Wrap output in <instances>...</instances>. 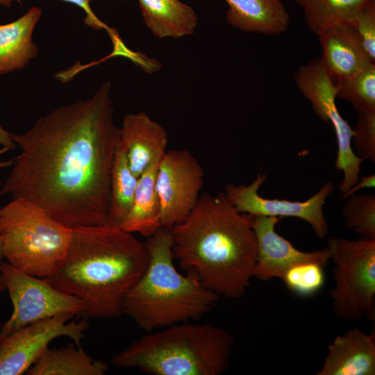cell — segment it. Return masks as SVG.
Masks as SVG:
<instances>
[{
	"label": "cell",
	"mask_w": 375,
	"mask_h": 375,
	"mask_svg": "<svg viewBox=\"0 0 375 375\" xmlns=\"http://www.w3.org/2000/svg\"><path fill=\"white\" fill-rule=\"evenodd\" d=\"M251 223L257 244V259L253 277L263 281L281 278L292 266L303 262H315L324 267L331 261L328 248L312 252L302 251L275 231L281 217L252 215Z\"/></svg>",
	"instance_id": "13"
},
{
	"label": "cell",
	"mask_w": 375,
	"mask_h": 375,
	"mask_svg": "<svg viewBox=\"0 0 375 375\" xmlns=\"http://www.w3.org/2000/svg\"><path fill=\"white\" fill-rule=\"evenodd\" d=\"M3 256L10 265L31 275L47 278L65 258L72 228L22 198L0 208Z\"/></svg>",
	"instance_id": "6"
},
{
	"label": "cell",
	"mask_w": 375,
	"mask_h": 375,
	"mask_svg": "<svg viewBox=\"0 0 375 375\" xmlns=\"http://www.w3.org/2000/svg\"><path fill=\"white\" fill-rule=\"evenodd\" d=\"M152 163L139 177L132 206L118 225L124 231L149 238L161 226L160 204L156 188L159 162Z\"/></svg>",
	"instance_id": "20"
},
{
	"label": "cell",
	"mask_w": 375,
	"mask_h": 375,
	"mask_svg": "<svg viewBox=\"0 0 375 375\" xmlns=\"http://www.w3.org/2000/svg\"><path fill=\"white\" fill-rule=\"evenodd\" d=\"M73 317L57 315L26 325L3 338L0 350V375L26 374L49 343L68 337L80 345L88 328L85 319L68 322Z\"/></svg>",
	"instance_id": "11"
},
{
	"label": "cell",
	"mask_w": 375,
	"mask_h": 375,
	"mask_svg": "<svg viewBox=\"0 0 375 375\" xmlns=\"http://www.w3.org/2000/svg\"><path fill=\"white\" fill-rule=\"evenodd\" d=\"M345 199L342 214L347 227L361 237L375 239V194L355 193Z\"/></svg>",
	"instance_id": "25"
},
{
	"label": "cell",
	"mask_w": 375,
	"mask_h": 375,
	"mask_svg": "<svg viewBox=\"0 0 375 375\" xmlns=\"http://www.w3.org/2000/svg\"><path fill=\"white\" fill-rule=\"evenodd\" d=\"M375 187V175L360 176L358 181L348 191L342 194L343 199L355 194L357 191L363 188H373Z\"/></svg>",
	"instance_id": "30"
},
{
	"label": "cell",
	"mask_w": 375,
	"mask_h": 375,
	"mask_svg": "<svg viewBox=\"0 0 375 375\" xmlns=\"http://www.w3.org/2000/svg\"><path fill=\"white\" fill-rule=\"evenodd\" d=\"M147 238V266L126 292L122 313L147 333L201 318L219 296L194 271L183 275L176 270L171 228L162 226Z\"/></svg>",
	"instance_id": "4"
},
{
	"label": "cell",
	"mask_w": 375,
	"mask_h": 375,
	"mask_svg": "<svg viewBox=\"0 0 375 375\" xmlns=\"http://www.w3.org/2000/svg\"><path fill=\"white\" fill-rule=\"evenodd\" d=\"M119 1H122V0H119Z\"/></svg>",
	"instance_id": "36"
},
{
	"label": "cell",
	"mask_w": 375,
	"mask_h": 375,
	"mask_svg": "<svg viewBox=\"0 0 375 375\" xmlns=\"http://www.w3.org/2000/svg\"><path fill=\"white\" fill-rule=\"evenodd\" d=\"M144 24L159 38H180L194 33L198 17L179 0H138Z\"/></svg>",
	"instance_id": "19"
},
{
	"label": "cell",
	"mask_w": 375,
	"mask_h": 375,
	"mask_svg": "<svg viewBox=\"0 0 375 375\" xmlns=\"http://www.w3.org/2000/svg\"><path fill=\"white\" fill-rule=\"evenodd\" d=\"M2 340H3V336H2V334H1V324L0 323V350H1V346Z\"/></svg>",
	"instance_id": "35"
},
{
	"label": "cell",
	"mask_w": 375,
	"mask_h": 375,
	"mask_svg": "<svg viewBox=\"0 0 375 375\" xmlns=\"http://www.w3.org/2000/svg\"><path fill=\"white\" fill-rule=\"evenodd\" d=\"M233 346L227 330L186 322L148 332L115 354L111 363L155 375H219L228 368Z\"/></svg>",
	"instance_id": "5"
},
{
	"label": "cell",
	"mask_w": 375,
	"mask_h": 375,
	"mask_svg": "<svg viewBox=\"0 0 375 375\" xmlns=\"http://www.w3.org/2000/svg\"><path fill=\"white\" fill-rule=\"evenodd\" d=\"M203 175L199 160L189 151L172 149L164 153L156 178L161 226L171 228L189 215L201 196Z\"/></svg>",
	"instance_id": "10"
},
{
	"label": "cell",
	"mask_w": 375,
	"mask_h": 375,
	"mask_svg": "<svg viewBox=\"0 0 375 375\" xmlns=\"http://www.w3.org/2000/svg\"><path fill=\"white\" fill-rule=\"evenodd\" d=\"M324 267L315 262H303L290 267L281 280L292 292L301 296H310L324 286Z\"/></svg>",
	"instance_id": "26"
},
{
	"label": "cell",
	"mask_w": 375,
	"mask_h": 375,
	"mask_svg": "<svg viewBox=\"0 0 375 375\" xmlns=\"http://www.w3.org/2000/svg\"><path fill=\"white\" fill-rule=\"evenodd\" d=\"M334 264L335 286L330 290L339 317L358 321L372 315L375 297V239L331 237L327 240Z\"/></svg>",
	"instance_id": "7"
},
{
	"label": "cell",
	"mask_w": 375,
	"mask_h": 375,
	"mask_svg": "<svg viewBox=\"0 0 375 375\" xmlns=\"http://www.w3.org/2000/svg\"><path fill=\"white\" fill-rule=\"evenodd\" d=\"M138 180V177L130 168L126 151L119 140L110 174L109 224L119 225L128 212Z\"/></svg>",
	"instance_id": "23"
},
{
	"label": "cell",
	"mask_w": 375,
	"mask_h": 375,
	"mask_svg": "<svg viewBox=\"0 0 375 375\" xmlns=\"http://www.w3.org/2000/svg\"><path fill=\"white\" fill-rule=\"evenodd\" d=\"M148 259L145 244L118 225L78 226L62 262L44 278L81 300V316L112 319L122 314L124 298Z\"/></svg>",
	"instance_id": "3"
},
{
	"label": "cell",
	"mask_w": 375,
	"mask_h": 375,
	"mask_svg": "<svg viewBox=\"0 0 375 375\" xmlns=\"http://www.w3.org/2000/svg\"><path fill=\"white\" fill-rule=\"evenodd\" d=\"M111 83L90 98L61 106L11 137L20 153L0 189L69 227L109 224L110 183L119 128Z\"/></svg>",
	"instance_id": "1"
},
{
	"label": "cell",
	"mask_w": 375,
	"mask_h": 375,
	"mask_svg": "<svg viewBox=\"0 0 375 375\" xmlns=\"http://www.w3.org/2000/svg\"><path fill=\"white\" fill-rule=\"evenodd\" d=\"M228 23L240 31L267 35L284 33L290 14L281 0H224Z\"/></svg>",
	"instance_id": "17"
},
{
	"label": "cell",
	"mask_w": 375,
	"mask_h": 375,
	"mask_svg": "<svg viewBox=\"0 0 375 375\" xmlns=\"http://www.w3.org/2000/svg\"><path fill=\"white\" fill-rule=\"evenodd\" d=\"M0 269L12 304V311L1 325L3 338L38 321L57 315H81L83 306L77 297L40 278L1 262Z\"/></svg>",
	"instance_id": "8"
},
{
	"label": "cell",
	"mask_w": 375,
	"mask_h": 375,
	"mask_svg": "<svg viewBox=\"0 0 375 375\" xmlns=\"http://www.w3.org/2000/svg\"><path fill=\"white\" fill-rule=\"evenodd\" d=\"M295 83L311 103L315 113L324 122H330L338 142L335 168L343 173L339 190L343 194L359 180L364 160L352 149L353 128L340 115L335 105V85L320 58L301 66L294 75Z\"/></svg>",
	"instance_id": "9"
},
{
	"label": "cell",
	"mask_w": 375,
	"mask_h": 375,
	"mask_svg": "<svg viewBox=\"0 0 375 375\" xmlns=\"http://www.w3.org/2000/svg\"><path fill=\"white\" fill-rule=\"evenodd\" d=\"M119 140L133 173L139 177L167 151L165 129L144 112L128 113L122 119Z\"/></svg>",
	"instance_id": "14"
},
{
	"label": "cell",
	"mask_w": 375,
	"mask_h": 375,
	"mask_svg": "<svg viewBox=\"0 0 375 375\" xmlns=\"http://www.w3.org/2000/svg\"><path fill=\"white\" fill-rule=\"evenodd\" d=\"M174 258L219 296L238 299L253 277L257 244L249 214L225 192L201 194L184 221L171 228Z\"/></svg>",
	"instance_id": "2"
},
{
	"label": "cell",
	"mask_w": 375,
	"mask_h": 375,
	"mask_svg": "<svg viewBox=\"0 0 375 375\" xmlns=\"http://www.w3.org/2000/svg\"><path fill=\"white\" fill-rule=\"evenodd\" d=\"M300 6L308 28L317 35L340 24L353 25L367 0H287Z\"/></svg>",
	"instance_id": "22"
},
{
	"label": "cell",
	"mask_w": 375,
	"mask_h": 375,
	"mask_svg": "<svg viewBox=\"0 0 375 375\" xmlns=\"http://www.w3.org/2000/svg\"><path fill=\"white\" fill-rule=\"evenodd\" d=\"M322 60L333 80L349 77L375 63L351 24L331 27L317 35Z\"/></svg>",
	"instance_id": "15"
},
{
	"label": "cell",
	"mask_w": 375,
	"mask_h": 375,
	"mask_svg": "<svg viewBox=\"0 0 375 375\" xmlns=\"http://www.w3.org/2000/svg\"><path fill=\"white\" fill-rule=\"evenodd\" d=\"M352 144L358 157L375 162V113H358L353 128Z\"/></svg>",
	"instance_id": "27"
},
{
	"label": "cell",
	"mask_w": 375,
	"mask_h": 375,
	"mask_svg": "<svg viewBox=\"0 0 375 375\" xmlns=\"http://www.w3.org/2000/svg\"><path fill=\"white\" fill-rule=\"evenodd\" d=\"M317 375H374L375 335L358 328L336 336Z\"/></svg>",
	"instance_id": "16"
},
{
	"label": "cell",
	"mask_w": 375,
	"mask_h": 375,
	"mask_svg": "<svg viewBox=\"0 0 375 375\" xmlns=\"http://www.w3.org/2000/svg\"><path fill=\"white\" fill-rule=\"evenodd\" d=\"M12 162V159L9 160L8 161H0V169H2V168L6 167L8 166L11 165ZM1 185H2V183H1V177H0V189L1 188ZM0 196H1V194H0Z\"/></svg>",
	"instance_id": "33"
},
{
	"label": "cell",
	"mask_w": 375,
	"mask_h": 375,
	"mask_svg": "<svg viewBox=\"0 0 375 375\" xmlns=\"http://www.w3.org/2000/svg\"><path fill=\"white\" fill-rule=\"evenodd\" d=\"M364 48L375 62V0H367L359 11L354 24Z\"/></svg>",
	"instance_id": "28"
},
{
	"label": "cell",
	"mask_w": 375,
	"mask_h": 375,
	"mask_svg": "<svg viewBox=\"0 0 375 375\" xmlns=\"http://www.w3.org/2000/svg\"><path fill=\"white\" fill-rule=\"evenodd\" d=\"M4 258L3 256V240L1 236L0 235V265L2 262V259ZM6 290V285L3 280V277L0 269V292L4 291Z\"/></svg>",
	"instance_id": "32"
},
{
	"label": "cell",
	"mask_w": 375,
	"mask_h": 375,
	"mask_svg": "<svg viewBox=\"0 0 375 375\" xmlns=\"http://www.w3.org/2000/svg\"><path fill=\"white\" fill-rule=\"evenodd\" d=\"M333 81L336 99L349 102L358 113H375V63L355 75Z\"/></svg>",
	"instance_id": "24"
},
{
	"label": "cell",
	"mask_w": 375,
	"mask_h": 375,
	"mask_svg": "<svg viewBox=\"0 0 375 375\" xmlns=\"http://www.w3.org/2000/svg\"><path fill=\"white\" fill-rule=\"evenodd\" d=\"M76 5L83 10L86 16L85 23L91 28L100 30L106 26L97 18L92 11L90 3L91 0H62Z\"/></svg>",
	"instance_id": "29"
},
{
	"label": "cell",
	"mask_w": 375,
	"mask_h": 375,
	"mask_svg": "<svg viewBox=\"0 0 375 375\" xmlns=\"http://www.w3.org/2000/svg\"><path fill=\"white\" fill-rule=\"evenodd\" d=\"M266 178L265 175L259 174L250 185H226L225 194L235 209L239 212L252 215L299 218L308 223L319 239L325 238L328 233V224L323 206L334 190L333 183L326 182L306 201H293L260 197L258 190Z\"/></svg>",
	"instance_id": "12"
},
{
	"label": "cell",
	"mask_w": 375,
	"mask_h": 375,
	"mask_svg": "<svg viewBox=\"0 0 375 375\" xmlns=\"http://www.w3.org/2000/svg\"><path fill=\"white\" fill-rule=\"evenodd\" d=\"M12 3V0H0V5L5 7H10Z\"/></svg>",
	"instance_id": "34"
},
{
	"label": "cell",
	"mask_w": 375,
	"mask_h": 375,
	"mask_svg": "<svg viewBox=\"0 0 375 375\" xmlns=\"http://www.w3.org/2000/svg\"><path fill=\"white\" fill-rule=\"evenodd\" d=\"M17 147L11 137V133L5 130L0 124V153Z\"/></svg>",
	"instance_id": "31"
},
{
	"label": "cell",
	"mask_w": 375,
	"mask_h": 375,
	"mask_svg": "<svg viewBox=\"0 0 375 375\" xmlns=\"http://www.w3.org/2000/svg\"><path fill=\"white\" fill-rule=\"evenodd\" d=\"M107 365L95 360L76 344L48 347L29 368L28 375H103Z\"/></svg>",
	"instance_id": "21"
},
{
	"label": "cell",
	"mask_w": 375,
	"mask_h": 375,
	"mask_svg": "<svg viewBox=\"0 0 375 375\" xmlns=\"http://www.w3.org/2000/svg\"><path fill=\"white\" fill-rule=\"evenodd\" d=\"M42 15L35 6L16 20L0 24V75L23 69L38 56L33 33Z\"/></svg>",
	"instance_id": "18"
}]
</instances>
